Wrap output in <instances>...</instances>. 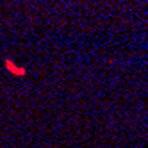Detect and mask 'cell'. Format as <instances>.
<instances>
[{
	"instance_id": "obj_1",
	"label": "cell",
	"mask_w": 148,
	"mask_h": 148,
	"mask_svg": "<svg viewBox=\"0 0 148 148\" xmlns=\"http://www.w3.org/2000/svg\"><path fill=\"white\" fill-rule=\"evenodd\" d=\"M4 68H5L9 73H13V75H16V77H23L25 73H27V70H25V68H22V66L14 64V62H13L11 59H4Z\"/></svg>"
}]
</instances>
